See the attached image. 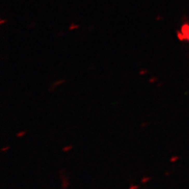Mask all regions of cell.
<instances>
[{"instance_id":"cell-1","label":"cell","mask_w":189,"mask_h":189,"mask_svg":"<svg viewBox=\"0 0 189 189\" xmlns=\"http://www.w3.org/2000/svg\"><path fill=\"white\" fill-rule=\"evenodd\" d=\"M177 37L181 41H184V40L189 41V24H184L181 26L180 31L177 32Z\"/></svg>"},{"instance_id":"cell-2","label":"cell","mask_w":189,"mask_h":189,"mask_svg":"<svg viewBox=\"0 0 189 189\" xmlns=\"http://www.w3.org/2000/svg\"><path fill=\"white\" fill-rule=\"evenodd\" d=\"M66 82V80L65 79H59V80H57L56 82H54L53 84L51 85V87L49 88V91L50 92H52V91H54L55 88H57L59 87V86H61L62 84H64V83Z\"/></svg>"},{"instance_id":"cell-3","label":"cell","mask_w":189,"mask_h":189,"mask_svg":"<svg viewBox=\"0 0 189 189\" xmlns=\"http://www.w3.org/2000/svg\"><path fill=\"white\" fill-rule=\"evenodd\" d=\"M61 178L62 179V188L66 189L68 186H69V182H68V179H67V177L65 176V174H63V175H61Z\"/></svg>"},{"instance_id":"cell-4","label":"cell","mask_w":189,"mask_h":189,"mask_svg":"<svg viewBox=\"0 0 189 189\" xmlns=\"http://www.w3.org/2000/svg\"><path fill=\"white\" fill-rule=\"evenodd\" d=\"M26 134H27V131H18V133H16V137L18 138H21L25 137Z\"/></svg>"},{"instance_id":"cell-5","label":"cell","mask_w":189,"mask_h":189,"mask_svg":"<svg viewBox=\"0 0 189 189\" xmlns=\"http://www.w3.org/2000/svg\"><path fill=\"white\" fill-rule=\"evenodd\" d=\"M73 149V145H66V146H64L63 148H62V152H70V151Z\"/></svg>"},{"instance_id":"cell-6","label":"cell","mask_w":189,"mask_h":189,"mask_svg":"<svg viewBox=\"0 0 189 189\" xmlns=\"http://www.w3.org/2000/svg\"><path fill=\"white\" fill-rule=\"evenodd\" d=\"M151 179H152V178L149 177V176H144L142 178V179H141V182H142L143 184H145V183H147L148 181H150Z\"/></svg>"},{"instance_id":"cell-7","label":"cell","mask_w":189,"mask_h":189,"mask_svg":"<svg viewBox=\"0 0 189 189\" xmlns=\"http://www.w3.org/2000/svg\"><path fill=\"white\" fill-rule=\"evenodd\" d=\"M10 148H11L10 145H6V146H4V147L1 148V152H8V151L10 150Z\"/></svg>"},{"instance_id":"cell-8","label":"cell","mask_w":189,"mask_h":189,"mask_svg":"<svg viewBox=\"0 0 189 189\" xmlns=\"http://www.w3.org/2000/svg\"><path fill=\"white\" fill-rule=\"evenodd\" d=\"M138 188H139V186L134 185V184H131V186H130V188H129V189H138Z\"/></svg>"},{"instance_id":"cell-9","label":"cell","mask_w":189,"mask_h":189,"mask_svg":"<svg viewBox=\"0 0 189 189\" xmlns=\"http://www.w3.org/2000/svg\"><path fill=\"white\" fill-rule=\"evenodd\" d=\"M156 81H157V78L156 77H152V78H151L150 79V80H149V82H151V83H153V82H156Z\"/></svg>"},{"instance_id":"cell-10","label":"cell","mask_w":189,"mask_h":189,"mask_svg":"<svg viewBox=\"0 0 189 189\" xmlns=\"http://www.w3.org/2000/svg\"><path fill=\"white\" fill-rule=\"evenodd\" d=\"M147 70H145V69H144V71H141L140 70V72H139V74L140 75H145V74H147Z\"/></svg>"},{"instance_id":"cell-11","label":"cell","mask_w":189,"mask_h":189,"mask_svg":"<svg viewBox=\"0 0 189 189\" xmlns=\"http://www.w3.org/2000/svg\"><path fill=\"white\" fill-rule=\"evenodd\" d=\"M176 160H177V158L173 157V158H172V159H171V162H175Z\"/></svg>"}]
</instances>
